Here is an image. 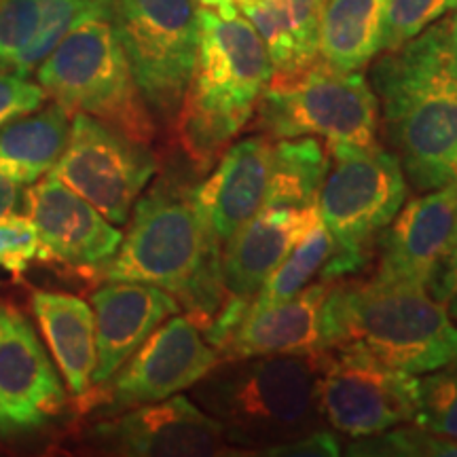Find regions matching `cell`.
<instances>
[{"mask_svg":"<svg viewBox=\"0 0 457 457\" xmlns=\"http://www.w3.org/2000/svg\"><path fill=\"white\" fill-rule=\"evenodd\" d=\"M392 153L426 193L457 182V66L449 20L434 21L370 72Z\"/></svg>","mask_w":457,"mask_h":457,"instance_id":"cell-1","label":"cell"},{"mask_svg":"<svg viewBox=\"0 0 457 457\" xmlns=\"http://www.w3.org/2000/svg\"><path fill=\"white\" fill-rule=\"evenodd\" d=\"M108 282H142L168 290L199 330L212 324L227 301L220 244L195 202V187L162 180L136 202L119 250L102 267Z\"/></svg>","mask_w":457,"mask_h":457,"instance_id":"cell-2","label":"cell"},{"mask_svg":"<svg viewBox=\"0 0 457 457\" xmlns=\"http://www.w3.org/2000/svg\"><path fill=\"white\" fill-rule=\"evenodd\" d=\"M199 43L191 85L174 121L197 171H208L254 117L273 77L265 43L237 7L197 9Z\"/></svg>","mask_w":457,"mask_h":457,"instance_id":"cell-3","label":"cell"},{"mask_svg":"<svg viewBox=\"0 0 457 457\" xmlns=\"http://www.w3.org/2000/svg\"><path fill=\"white\" fill-rule=\"evenodd\" d=\"M320 345L362 350L387 367L424 375L457 358V324L424 286L341 278L324 296Z\"/></svg>","mask_w":457,"mask_h":457,"instance_id":"cell-4","label":"cell"},{"mask_svg":"<svg viewBox=\"0 0 457 457\" xmlns=\"http://www.w3.org/2000/svg\"><path fill=\"white\" fill-rule=\"evenodd\" d=\"M318 353H270L219 364L195 386L197 404L222 428L228 447L267 455L327 430L318 404Z\"/></svg>","mask_w":457,"mask_h":457,"instance_id":"cell-5","label":"cell"},{"mask_svg":"<svg viewBox=\"0 0 457 457\" xmlns=\"http://www.w3.org/2000/svg\"><path fill=\"white\" fill-rule=\"evenodd\" d=\"M37 79L71 114H91L140 145L155 140L157 121L108 17H83L38 64Z\"/></svg>","mask_w":457,"mask_h":457,"instance_id":"cell-6","label":"cell"},{"mask_svg":"<svg viewBox=\"0 0 457 457\" xmlns=\"http://www.w3.org/2000/svg\"><path fill=\"white\" fill-rule=\"evenodd\" d=\"M404 202L407 179L394 153L377 145H328L318 212L333 237V253L320 271L322 279L335 282L362 270Z\"/></svg>","mask_w":457,"mask_h":457,"instance_id":"cell-7","label":"cell"},{"mask_svg":"<svg viewBox=\"0 0 457 457\" xmlns=\"http://www.w3.org/2000/svg\"><path fill=\"white\" fill-rule=\"evenodd\" d=\"M271 140L316 136L328 145L370 146L379 129V102L362 72H343L318 57L293 74H273L254 111Z\"/></svg>","mask_w":457,"mask_h":457,"instance_id":"cell-8","label":"cell"},{"mask_svg":"<svg viewBox=\"0 0 457 457\" xmlns=\"http://www.w3.org/2000/svg\"><path fill=\"white\" fill-rule=\"evenodd\" d=\"M197 0H111L108 20L155 121L174 125L197 60Z\"/></svg>","mask_w":457,"mask_h":457,"instance_id":"cell-9","label":"cell"},{"mask_svg":"<svg viewBox=\"0 0 457 457\" xmlns=\"http://www.w3.org/2000/svg\"><path fill=\"white\" fill-rule=\"evenodd\" d=\"M318 404L333 430L375 436L415 421L420 379L362 350L330 347L316 356Z\"/></svg>","mask_w":457,"mask_h":457,"instance_id":"cell-10","label":"cell"},{"mask_svg":"<svg viewBox=\"0 0 457 457\" xmlns=\"http://www.w3.org/2000/svg\"><path fill=\"white\" fill-rule=\"evenodd\" d=\"M157 171L151 148L100 119L74 112L64 153L49 174L112 222L125 225Z\"/></svg>","mask_w":457,"mask_h":457,"instance_id":"cell-11","label":"cell"},{"mask_svg":"<svg viewBox=\"0 0 457 457\" xmlns=\"http://www.w3.org/2000/svg\"><path fill=\"white\" fill-rule=\"evenodd\" d=\"M219 364V352L191 318L171 316L153 330L106 384L96 386L87 404L106 403L117 411L165 400L197 384Z\"/></svg>","mask_w":457,"mask_h":457,"instance_id":"cell-12","label":"cell"},{"mask_svg":"<svg viewBox=\"0 0 457 457\" xmlns=\"http://www.w3.org/2000/svg\"><path fill=\"white\" fill-rule=\"evenodd\" d=\"M66 398L30 320L0 301V438L47 428L64 413Z\"/></svg>","mask_w":457,"mask_h":457,"instance_id":"cell-13","label":"cell"},{"mask_svg":"<svg viewBox=\"0 0 457 457\" xmlns=\"http://www.w3.org/2000/svg\"><path fill=\"white\" fill-rule=\"evenodd\" d=\"M91 436L119 455L136 457H202L228 453L222 428L187 396L157 400L112 413L94 426Z\"/></svg>","mask_w":457,"mask_h":457,"instance_id":"cell-14","label":"cell"},{"mask_svg":"<svg viewBox=\"0 0 457 457\" xmlns=\"http://www.w3.org/2000/svg\"><path fill=\"white\" fill-rule=\"evenodd\" d=\"M457 239V182L403 204L381 236L375 276L430 288Z\"/></svg>","mask_w":457,"mask_h":457,"instance_id":"cell-15","label":"cell"},{"mask_svg":"<svg viewBox=\"0 0 457 457\" xmlns=\"http://www.w3.org/2000/svg\"><path fill=\"white\" fill-rule=\"evenodd\" d=\"M26 212L37 227L43 261L77 271H102L123 239L87 199L51 174L26 191Z\"/></svg>","mask_w":457,"mask_h":457,"instance_id":"cell-16","label":"cell"},{"mask_svg":"<svg viewBox=\"0 0 457 457\" xmlns=\"http://www.w3.org/2000/svg\"><path fill=\"white\" fill-rule=\"evenodd\" d=\"M273 140L265 134L231 142L212 174L195 187V202L220 248L265 205Z\"/></svg>","mask_w":457,"mask_h":457,"instance_id":"cell-17","label":"cell"},{"mask_svg":"<svg viewBox=\"0 0 457 457\" xmlns=\"http://www.w3.org/2000/svg\"><path fill=\"white\" fill-rule=\"evenodd\" d=\"M96 316L94 387L106 384L123 362L180 312V303L168 290L142 282H108L91 295Z\"/></svg>","mask_w":457,"mask_h":457,"instance_id":"cell-18","label":"cell"},{"mask_svg":"<svg viewBox=\"0 0 457 457\" xmlns=\"http://www.w3.org/2000/svg\"><path fill=\"white\" fill-rule=\"evenodd\" d=\"M318 219V205L261 208L220 248V278L228 299L253 303L265 279Z\"/></svg>","mask_w":457,"mask_h":457,"instance_id":"cell-19","label":"cell"},{"mask_svg":"<svg viewBox=\"0 0 457 457\" xmlns=\"http://www.w3.org/2000/svg\"><path fill=\"white\" fill-rule=\"evenodd\" d=\"M330 282L307 284L290 299L267 307L248 305L237 324L219 343V360H237L270 353H318L320 313Z\"/></svg>","mask_w":457,"mask_h":457,"instance_id":"cell-20","label":"cell"},{"mask_svg":"<svg viewBox=\"0 0 457 457\" xmlns=\"http://www.w3.org/2000/svg\"><path fill=\"white\" fill-rule=\"evenodd\" d=\"M32 310L68 390L85 403L94 390L96 316L89 303L68 293L34 290Z\"/></svg>","mask_w":457,"mask_h":457,"instance_id":"cell-21","label":"cell"},{"mask_svg":"<svg viewBox=\"0 0 457 457\" xmlns=\"http://www.w3.org/2000/svg\"><path fill=\"white\" fill-rule=\"evenodd\" d=\"M387 0H328L320 21L318 57L343 72H358L384 51Z\"/></svg>","mask_w":457,"mask_h":457,"instance_id":"cell-22","label":"cell"},{"mask_svg":"<svg viewBox=\"0 0 457 457\" xmlns=\"http://www.w3.org/2000/svg\"><path fill=\"white\" fill-rule=\"evenodd\" d=\"M68 134L71 112L57 102L15 119L0 129V174L20 185H34L64 153Z\"/></svg>","mask_w":457,"mask_h":457,"instance_id":"cell-23","label":"cell"},{"mask_svg":"<svg viewBox=\"0 0 457 457\" xmlns=\"http://www.w3.org/2000/svg\"><path fill=\"white\" fill-rule=\"evenodd\" d=\"M328 170V148L316 136L273 140L270 191L262 208L318 205Z\"/></svg>","mask_w":457,"mask_h":457,"instance_id":"cell-24","label":"cell"},{"mask_svg":"<svg viewBox=\"0 0 457 457\" xmlns=\"http://www.w3.org/2000/svg\"><path fill=\"white\" fill-rule=\"evenodd\" d=\"M330 253H333V237L322 219H318L316 225L296 242L288 256L265 279L250 307L259 310V307L273 305V303L295 296L324 270Z\"/></svg>","mask_w":457,"mask_h":457,"instance_id":"cell-25","label":"cell"},{"mask_svg":"<svg viewBox=\"0 0 457 457\" xmlns=\"http://www.w3.org/2000/svg\"><path fill=\"white\" fill-rule=\"evenodd\" d=\"M111 0H41V20L34 32L30 45L15 62L13 74L30 77L38 64L60 45L62 38L72 30L83 17L104 15L108 17Z\"/></svg>","mask_w":457,"mask_h":457,"instance_id":"cell-26","label":"cell"},{"mask_svg":"<svg viewBox=\"0 0 457 457\" xmlns=\"http://www.w3.org/2000/svg\"><path fill=\"white\" fill-rule=\"evenodd\" d=\"M424 375L420 379L415 424L457 441V358Z\"/></svg>","mask_w":457,"mask_h":457,"instance_id":"cell-27","label":"cell"},{"mask_svg":"<svg viewBox=\"0 0 457 457\" xmlns=\"http://www.w3.org/2000/svg\"><path fill=\"white\" fill-rule=\"evenodd\" d=\"M455 9L457 0H387L384 51L400 49Z\"/></svg>","mask_w":457,"mask_h":457,"instance_id":"cell-28","label":"cell"},{"mask_svg":"<svg viewBox=\"0 0 457 457\" xmlns=\"http://www.w3.org/2000/svg\"><path fill=\"white\" fill-rule=\"evenodd\" d=\"M367 441L350 445L352 455H457L455 438L438 436L424 428H400L396 432H381L364 436Z\"/></svg>","mask_w":457,"mask_h":457,"instance_id":"cell-29","label":"cell"},{"mask_svg":"<svg viewBox=\"0 0 457 457\" xmlns=\"http://www.w3.org/2000/svg\"><path fill=\"white\" fill-rule=\"evenodd\" d=\"M41 20V0H0V72H13Z\"/></svg>","mask_w":457,"mask_h":457,"instance_id":"cell-30","label":"cell"},{"mask_svg":"<svg viewBox=\"0 0 457 457\" xmlns=\"http://www.w3.org/2000/svg\"><path fill=\"white\" fill-rule=\"evenodd\" d=\"M279 20L296 45L301 60L307 66L318 60L320 21H322L327 0H271Z\"/></svg>","mask_w":457,"mask_h":457,"instance_id":"cell-31","label":"cell"},{"mask_svg":"<svg viewBox=\"0 0 457 457\" xmlns=\"http://www.w3.org/2000/svg\"><path fill=\"white\" fill-rule=\"evenodd\" d=\"M34 261H43L34 222L17 214L0 219V270L21 276Z\"/></svg>","mask_w":457,"mask_h":457,"instance_id":"cell-32","label":"cell"},{"mask_svg":"<svg viewBox=\"0 0 457 457\" xmlns=\"http://www.w3.org/2000/svg\"><path fill=\"white\" fill-rule=\"evenodd\" d=\"M47 100V94L38 83L13 72H0V129L15 119L38 111Z\"/></svg>","mask_w":457,"mask_h":457,"instance_id":"cell-33","label":"cell"},{"mask_svg":"<svg viewBox=\"0 0 457 457\" xmlns=\"http://www.w3.org/2000/svg\"><path fill=\"white\" fill-rule=\"evenodd\" d=\"M341 445L337 436L328 430H318L310 436L296 438V441L284 443L279 447H273L267 455H339Z\"/></svg>","mask_w":457,"mask_h":457,"instance_id":"cell-34","label":"cell"},{"mask_svg":"<svg viewBox=\"0 0 457 457\" xmlns=\"http://www.w3.org/2000/svg\"><path fill=\"white\" fill-rule=\"evenodd\" d=\"M430 295L443 303L449 318L457 324V239L447 262H445L441 276H438L430 288Z\"/></svg>","mask_w":457,"mask_h":457,"instance_id":"cell-35","label":"cell"},{"mask_svg":"<svg viewBox=\"0 0 457 457\" xmlns=\"http://www.w3.org/2000/svg\"><path fill=\"white\" fill-rule=\"evenodd\" d=\"M26 210L24 185L0 174V219Z\"/></svg>","mask_w":457,"mask_h":457,"instance_id":"cell-36","label":"cell"},{"mask_svg":"<svg viewBox=\"0 0 457 457\" xmlns=\"http://www.w3.org/2000/svg\"><path fill=\"white\" fill-rule=\"evenodd\" d=\"M244 0H197L202 7H239Z\"/></svg>","mask_w":457,"mask_h":457,"instance_id":"cell-37","label":"cell"},{"mask_svg":"<svg viewBox=\"0 0 457 457\" xmlns=\"http://www.w3.org/2000/svg\"><path fill=\"white\" fill-rule=\"evenodd\" d=\"M449 28H451V45H453V55H455V66H457V13L449 17Z\"/></svg>","mask_w":457,"mask_h":457,"instance_id":"cell-38","label":"cell"}]
</instances>
